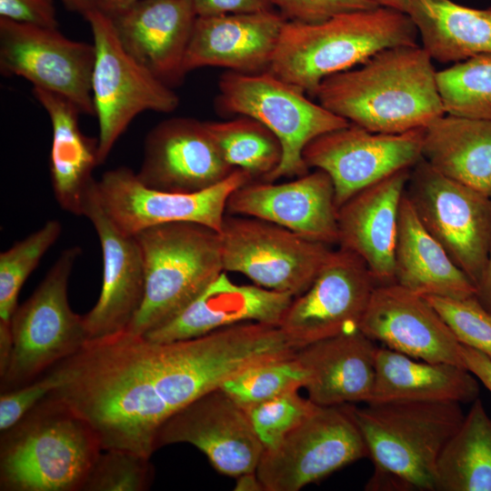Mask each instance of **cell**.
Instances as JSON below:
<instances>
[{
	"label": "cell",
	"instance_id": "cell-1",
	"mask_svg": "<svg viewBox=\"0 0 491 491\" xmlns=\"http://www.w3.org/2000/svg\"><path fill=\"white\" fill-rule=\"evenodd\" d=\"M433 60L417 45L383 49L330 75L314 97L333 114L376 133L425 128L445 115Z\"/></svg>",
	"mask_w": 491,
	"mask_h": 491
},
{
	"label": "cell",
	"instance_id": "cell-2",
	"mask_svg": "<svg viewBox=\"0 0 491 491\" xmlns=\"http://www.w3.org/2000/svg\"><path fill=\"white\" fill-rule=\"evenodd\" d=\"M374 473L370 491H436L441 451L465 414L451 401H386L352 406Z\"/></svg>",
	"mask_w": 491,
	"mask_h": 491
},
{
	"label": "cell",
	"instance_id": "cell-3",
	"mask_svg": "<svg viewBox=\"0 0 491 491\" xmlns=\"http://www.w3.org/2000/svg\"><path fill=\"white\" fill-rule=\"evenodd\" d=\"M417 35L406 13L385 6L317 23L286 21L268 71L314 96L326 77L357 66L383 49L417 44Z\"/></svg>",
	"mask_w": 491,
	"mask_h": 491
},
{
	"label": "cell",
	"instance_id": "cell-4",
	"mask_svg": "<svg viewBox=\"0 0 491 491\" xmlns=\"http://www.w3.org/2000/svg\"><path fill=\"white\" fill-rule=\"evenodd\" d=\"M102 452L88 424L47 396L0 437V490L82 491Z\"/></svg>",
	"mask_w": 491,
	"mask_h": 491
},
{
	"label": "cell",
	"instance_id": "cell-5",
	"mask_svg": "<svg viewBox=\"0 0 491 491\" xmlns=\"http://www.w3.org/2000/svg\"><path fill=\"white\" fill-rule=\"evenodd\" d=\"M145 269L142 305L125 330L145 336L195 300L222 272L216 230L193 222H173L135 235Z\"/></svg>",
	"mask_w": 491,
	"mask_h": 491
},
{
	"label": "cell",
	"instance_id": "cell-6",
	"mask_svg": "<svg viewBox=\"0 0 491 491\" xmlns=\"http://www.w3.org/2000/svg\"><path fill=\"white\" fill-rule=\"evenodd\" d=\"M80 253L78 246L64 250L30 297L14 312L12 349L0 376L1 392L31 383L88 341L84 316L71 309L67 298L69 277Z\"/></svg>",
	"mask_w": 491,
	"mask_h": 491
},
{
	"label": "cell",
	"instance_id": "cell-7",
	"mask_svg": "<svg viewBox=\"0 0 491 491\" xmlns=\"http://www.w3.org/2000/svg\"><path fill=\"white\" fill-rule=\"evenodd\" d=\"M218 90L215 103L221 112L257 120L281 144V162L263 181L306 174V146L319 135L349 124L268 70L256 74L227 71L219 79Z\"/></svg>",
	"mask_w": 491,
	"mask_h": 491
},
{
	"label": "cell",
	"instance_id": "cell-8",
	"mask_svg": "<svg viewBox=\"0 0 491 491\" xmlns=\"http://www.w3.org/2000/svg\"><path fill=\"white\" fill-rule=\"evenodd\" d=\"M84 18L95 48L92 92L101 165L135 116L145 111L171 113L178 107L179 97L127 54L109 15L95 9Z\"/></svg>",
	"mask_w": 491,
	"mask_h": 491
},
{
	"label": "cell",
	"instance_id": "cell-9",
	"mask_svg": "<svg viewBox=\"0 0 491 491\" xmlns=\"http://www.w3.org/2000/svg\"><path fill=\"white\" fill-rule=\"evenodd\" d=\"M405 194L423 225L477 290L491 242V196L441 174L423 158L411 168Z\"/></svg>",
	"mask_w": 491,
	"mask_h": 491
},
{
	"label": "cell",
	"instance_id": "cell-10",
	"mask_svg": "<svg viewBox=\"0 0 491 491\" xmlns=\"http://www.w3.org/2000/svg\"><path fill=\"white\" fill-rule=\"evenodd\" d=\"M353 405L317 406L256 467L265 491H297L336 470L368 457Z\"/></svg>",
	"mask_w": 491,
	"mask_h": 491
},
{
	"label": "cell",
	"instance_id": "cell-11",
	"mask_svg": "<svg viewBox=\"0 0 491 491\" xmlns=\"http://www.w3.org/2000/svg\"><path fill=\"white\" fill-rule=\"evenodd\" d=\"M225 272L294 297L313 283L332 253L330 246L256 217L228 215L220 231Z\"/></svg>",
	"mask_w": 491,
	"mask_h": 491
},
{
	"label": "cell",
	"instance_id": "cell-12",
	"mask_svg": "<svg viewBox=\"0 0 491 491\" xmlns=\"http://www.w3.org/2000/svg\"><path fill=\"white\" fill-rule=\"evenodd\" d=\"M254 178L235 169L220 183L194 193H174L145 185L125 166L108 170L97 181L99 203L124 233L135 235L163 224L193 222L220 233L231 194Z\"/></svg>",
	"mask_w": 491,
	"mask_h": 491
},
{
	"label": "cell",
	"instance_id": "cell-13",
	"mask_svg": "<svg viewBox=\"0 0 491 491\" xmlns=\"http://www.w3.org/2000/svg\"><path fill=\"white\" fill-rule=\"evenodd\" d=\"M94 44L67 38L57 27L0 17V71L58 94L82 114L95 115L92 76Z\"/></svg>",
	"mask_w": 491,
	"mask_h": 491
},
{
	"label": "cell",
	"instance_id": "cell-14",
	"mask_svg": "<svg viewBox=\"0 0 491 491\" xmlns=\"http://www.w3.org/2000/svg\"><path fill=\"white\" fill-rule=\"evenodd\" d=\"M377 285L356 254L333 250L311 286L293 298L279 327L299 348L357 330Z\"/></svg>",
	"mask_w": 491,
	"mask_h": 491
},
{
	"label": "cell",
	"instance_id": "cell-15",
	"mask_svg": "<svg viewBox=\"0 0 491 491\" xmlns=\"http://www.w3.org/2000/svg\"><path fill=\"white\" fill-rule=\"evenodd\" d=\"M425 128L376 133L357 125L325 133L303 151L306 166L328 174L337 207L356 193L422 158Z\"/></svg>",
	"mask_w": 491,
	"mask_h": 491
},
{
	"label": "cell",
	"instance_id": "cell-16",
	"mask_svg": "<svg viewBox=\"0 0 491 491\" xmlns=\"http://www.w3.org/2000/svg\"><path fill=\"white\" fill-rule=\"evenodd\" d=\"M178 443L195 446L217 472L234 477L255 472L265 450L246 410L222 388L200 396L164 423L155 449Z\"/></svg>",
	"mask_w": 491,
	"mask_h": 491
},
{
	"label": "cell",
	"instance_id": "cell-17",
	"mask_svg": "<svg viewBox=\"0 0 491 491\" xmlns=\"http://www.w3.org/2000/svg\"><path fill=\"white\" fill-rule=\"evenodd\" d=\"M358 328L412 358L465 367L461 344L437 311L425 296L396 283L375 287Z\"/></svg>",
	"mask_w": 491,
	"mask_h": 491
},
{
	"label": "cell",
	"instance_id": "cell-18",
	"mask_svg": "<svg viewBox=\"0 0 491 491\" xmlns=\"http://www.w3.org/2000/svg\"><path fill=\"white\" fill-rule=\"evenodd\" d=\"M337 210L334 184L321 169L282 184L252 180L226 205L228 215L266 220L328 246L338 243Z\"/></svg>",
	"mask_w": 491,
	"mask_h": 491
},
{
	"label": "cell",
	"instance_id": "cell-19",
	"mask_svg": "<svg viewBox=\"0 0 491 491\" xmlns=\"http://www.w3.org/2000/svg\"><path fill=\"white\" fill-rule=\"evenodd\" d=\"M235 169L222 156L205 122L173 117L148 133L136 175L154 189L194 193L220 183Z\"/></svg>",
	"mask_w": 491,
	"mask_h": 491
},
{
	"label": "cell",
	"instance_id": "cell-20",
	"mask_svg": "<svg viewBox=\"0 0 491 491\" xmlns=\"http://www.w3.org/2000/svg\"><path fill=\"white\" fill-rule=\"evenodd\" d=\"M196 14L191 0H140L111 15L123 48L173 88L184 80V62Z\"/></svg>",
	"mask_w": 491,
	"mask_h": 491
},
{
	"label": "cell",
	"instance_id": "cell-21",
	"mask_svg": "<svg viewBox=\"0 0 491 491\" xmlns=\"http://www.w3.org/2000/svg\"><path fill=\"white\" fill-rule=\"evenodd\" d=\"M85 217L97 234L103 256L101 293L95 306L84 316L88 340L125 330L138 312L145 293V269L135 235L122 232L101 206L96 191Z\"/></svg>",
	"mask_w": 491,
	"mask_h": 491
},
{
	"label": "cell",
	"instance_id": "cell-22",
	"mask_svg": "<svg viewBox=\"0 0 491 491\" xmlns=\"http://www.w3.org/2000/svg\"><path fill=\"white\" fill-rule=\"evenodd\" d=\"M286 21L274 9L197 16L184 69L186 74L205 66L243 74L267 71Z\"/></svg>",
	"mask_w": 491,
	"mask_h": 491
},
{
	"label": "cell",
	"instance_id": "cell-23",
	"mask_svg": "<svg viewBox=\"0 0 491 491\" xmlns=\"http://www.w3.org/2000/svg\"><path fill=\"white\" fill-rule=\"evenodd\" d=\"M410 170L366 186L337 210V245L361 257L378 285L395 283L398 215Z\"/></svg>",
	"mask_w": 491,
	"mask_h": 491
},
{
	"label": "cell",
	"instance_id": "cell-24",
	"mask_svg": "<svg viewBox=\"0 0 491 491\" xmlns=\"http://www.w3.org/2000/svg\"><path fill=\"white\" fill-rule=\"evenodd\" d=\"M293 298L290 294L256 285H236L224 271L180 313L143 336L168 343L245 322L279 326Z\"/></svg>",
	"mask_w": 491,
	"mask_h": 491
},
{
	"label": "cell",
	"instance_id": "cell-25",
	"mask_svg": "<svg viewBox=\"0 0 491 491\" xmlns=\"http://www.w3.org/2000/svg\"><path fill=\"white\" fill-rule=\"evenodd\" d=\"M377 347L357 329L299 348L296 356L306 374L308 398L322 406L369 403Z\"/></svg>",
	"mask_w": 491,
	"mask_h": 491
},
{
	"label": "cell",
	"instance_id": "cell-26",
	"mask_svg": "<svg viewBox=\"0 0 491 491\" xmlns=\"http://www.w3.org/2000/svg\"><path fill=\"white\" fill-rule=\"evenodd\" d=\"M32 94L52 125L49 169L55 197L63 210L85 216L96 191L93 171L99 165L98 140L82 133V113L70 100L38 87H33Z\"/></svg>",
	"mask_w": 491,
	"mask_h": 491
},
{
	"label": "cell",
	"instance_id": "cell-27",
	"mask_svg": "<svg viewBox=\"0 0 491 491\" xmlns=\"http://www.w3.org/2000/svg\"><path fill=\"white\" fill-rule=\"evenodd\" d=\"M395 283L421 296H476V286L426 230L406 194L401 201L395 249Z\"/></svg>",
	"mask_w": 491,
	"mask_h": 491
},
{
	"label": "cell",
	"instance_id": "cell-28",
	"mask_svg": "<svg viewBox=\"0 0 491 491\" xmlns=\"http://www.w3.org/2000/svg\"><path fill=\"white\" fill-rule=\"evenodd\" d=\"M478 380L465 367L412 358L386 346L377 347L373 402L451 401L472 403Z\"/></svg>",
	"mask_w": 491,
	"mask_h": 491
},
{
	"label": "cell",
	"instance_id": "cell-29",
	"mask_svg": "<svg viewBox=\"0 0 491 491\" xmlns=\"http://www.w3.org/2000/svg\"><path fill=\"white\" fill-rule=\"evenodd\" d=\"M421 46L439 63L491 54V7L476 9L452 0H406Z\"/></svg>",
	"mask_w": 491,
	"mask_h": 491
},
{
	"label": "cell",
	"instance_id": "cell-30",
	"mask_svg": "<svg viewBox=\"0 0 491 491\" xmlns=\"http://www.w3.org/2000/svg\"><path fill=\"white\" fill-rule=\"evenodd\" d=\"M422 158L491 196V120L445 114L425 127Z\"/></svg>",
	"mask_w": 491,
	"mask_h": 491
},
{
	"label": "cell",
	"instance_id": "cell-31",
	"mask_svg": "<svg viewBox=\"0 0 491 491\" xmlns=\"http://www.w3.org/2000/svg\"><path fill=\"white\" fill-rule=\"evenodd\" d=\"M436 491H491V417L478 397L441 451Z\"/></svg>",
	"mask_w": 491,
	"mask_h": 491
},
{
	"label": "cell",
	"instance_id": "cell-32",
	"mask_svg": "<svg viewBox=\"0 0 491 491\" xmlns=\"http://www.w3.org/2000/svg\"><path fill=\"white\" fill-rule=\"evenodd\" d=\"M205 125L225 162L264 180L280 164L282 146L263 124L246 115Z\"/></svg>",
	"mask_w": 491,
	"mask_h": 491
},
{
	"label": "cell",
	"instance_id": "cell-33",
	"mask_svg": "<svg viewBox=\"0 0 491 491\" xmlns=\"http://www.w3.org/2000/svg\"><path fill=\"white\" fill-rule=\"evenodd\" d=\"M436 82L446 114L491 120V54L437 71Z\"/></svg>",
	"mask_w": 491,
	"mask_h": 491
},
{
	"label": "cell",
	"instance_id": "cell-34",
	"mask_svg": "<svg viewBox=\"0 0 491 491\" xmlns=\"http://www.w3.org/2000/svg\"><path fill=\"white\" fill-rule=\"evenodd\" d=\"M61 233V223L49 220L0 254V323H10L22 286Z\"/></svg>",
	"mask_w": 491,
	"mask_h": 491
},
{
	"label": "cell",
	"instance_id": "cell-35",
	"mask_svg": "<svg viewBox=\"0 0 491 491\" xmlns=\"http://www.w3.org/2000/svg\"><path fill=\"white\" fill-rule=\"evenodd\" d=\"M296 353L253 366L227 380L220 388L244 409L298 390L305 386L306 374Z\"/></svg>",
	"mask_w": 491,
	"mask_h": 491
},
{
	"label": "cell",
	"instance_id": "cell-36",
	"mask_svg": "<svg viewBox=\"0 0 491 491\" xmlns=\"http://www.w3.org/2000/svg\"><path fill=\"white\" fill-rule=\"evenodd\" d=\"M153 476L150 458L124 450H102L82 491H145Z\"/></svg>",
	"mask_w": 491,
	"mask_h": 491
},
{
	"label": "cell",
	"instance_id": "cell-37",
	"mask_svg": "<svg viewBox=\"0 0 491 491\" xmlns=\"http://www.w3.org/2000/svg\"><path fill=\"white\" fill-rule=\"evenodd\" d=\"M316 406L309 398L302 397L298 390H293L245 410L266 450L276 446Z\"/></svg>",
	"mask_w": 491,
	"mask_h": 491
},
{
	"label": "cell",
	"instance_id": "cell-38",
	"mask_svg": "<svg viewBox=\"0 0 491 491\" xmlns=\"http://www.w3.org/2000/svg\"><path fill=\"white\" fill-rule=\"evenodd\" d=\"M425 297L461 345L474 348L491 359V313L476 296L461 298L436 296Z\"/></svg>",
	"mask_w": 491,
	"mask_h": 491
},
{
	"label": "cell",
	"instance_id": "cell-39",
	"mask_svg": "<svg viewBox=\"0 0 491 491\" xmlns=\"http://www.w3.org/2000/svg\"><path fill=\"white\" fill-rule=\"evenodd\" d=\"M55 366L31 383L5 392L0 396V431L4 432L20 421L59 385Z\"/></svg>",
	"mask_w": 491,
	"mask_h": 491
},
{
	"label": "cell",
	"instance_id": "cell-40",
	"mask_svg": "<svg viewBox=\"0 0 491 491\" xmlns=\"http://www.w3.org/2000/svg\"><path fill=\"white\" fill-rule=\"evenodd\" d=\"M289 21L317 23L334 15L375 8L371 0H271Z\"/></svg>",
	"mask_w": 491,
	"mask_h": 491
},
{
	"label": "cell",
	"instance_id": "cell-41",
	"mask_svg": "<svg viewBox=\"0 0 491 491\" xmlns=\"http://www.w3.org/2000/svg\"><path fill=\"white\" fill-rule=\"evenodd\" d=\"M0 17L40 26H58L54 0H0Z\"/></svg>",
	"mask_w": 491,
	"mask_h": 491
},
{
	"label": "cell",
	"instance_id": "cell-42",
	"mask_svg": "<svg viewBox=\"0 0 491 491\" xmlns=\"http://www.w3.org/2000/svg\"><path fill=\"white\" fill-rule=\"evenodd\" d=\"M197 16L256 13L273 10L271 0H191Z\"/></svg>",
	"mask_w": 491,
	"mask_h": 491
},
{
	"label": "cell",
	"instance_id": "cell-43",
	"mask_svg": "<svg viewBox=\"0 0 491 491\" xmlns=\"http://www.w3.org/2000/svg\"><path fill=\"white\" fill-rule=\"evenodd\" d=\"M460 350L465 367L491 394V359L485 354L464 345H461Z\"/></svg>",
	"mask_w": 491,
	"mask_h": 491
},
{
	"label": "cell",
	"instance_id": "cell-44",
	"mask_svg": "<svg viewBox=\"0 0 491 491\" xmlns=\"http://www.w3.org/2000/svg\"><path fill=\"white\" fill-rule=\"evenodd\" d=\"M476 296L481 304L491 313V242L487 264L482 281L477 287Z\"/></svg>",
	"mask_w": 491,
	"mask_h": 491
},
{
	"label": "cell",
	"instance_id": "cell-45",
	"mask_svg": "<svg viewBox=\"0 0 491 491\" xmlns=\"http://www.w3.org/2000/svg\"><path fill=\"white\" fill-rule=\"evenodd\" d=\"M235 490L237 491H262L264 486L256 472H248L236 476Z\"/></svg>",
	"mask_w": 491,
	"mask_h": 491
},
{
	"label": "cell",
	"instance_id": "cell-46",
	"mask_svg": "<svg viewBox=\"0 0 491 491\" xmlns=\"http://www.w3.org/2000/svg\"><path fill=\"white\" fill-rule=\"evenodd\" d=\"M140 0H100L98 10L111 16L128 8Z\"/></svg>",
	"mask_w": 491,
	"mask_h": 491
},
{
	"label": "cell",
	"instance_id": "cell-47",
	"mask_svg": "<svg viewBox=\"0 0 491 491\" xmlns=\"http://www.w3.org/2000/svg\"><path fill=\"white\" fill-rule=\"evenodd\" d=\"M65 6L74 12L83 15L89 12L98 9L100 0H60Z\"/></svg>",
	"mask_w": 491,
	"mask_h": 491
},
{
	"label": "cell",
	"instance_id": "cell-48",
	"mask_svg": "<svg viewBox=\"0 0 491 491\" xmlns=\"http://www.w3.org/2000/svg\"><path fill=\"white\" fill-rule=\"evenodd\" d=\"M379 6L394 8L406 13V0H371Z\"/></svg>",
	"mask_w": 491,
	"mask_h": 491
}]
</instances>
